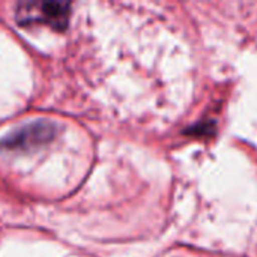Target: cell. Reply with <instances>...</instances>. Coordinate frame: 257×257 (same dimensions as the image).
I'll use <instances>...</instances> for the list:
<instances>
[{"label": "cell", "mask_w": 257, "mask_h": 257, "mask_svg": "<svg viewBox=\"0 0 257 257\" xmlns=\"http://www.w3.org/2000/svg\"><path fill=\"white\" fill-rule=\"evenodd\" d=\"M71 5L68 2H30L20 3L15 18L20 26L42 23L54 30H65L69 23Z\"/></svg>", "instance_id": "obj_1"}, {"label": "cell", "mask_w": 257, "mask_h": 257, "mask_svg": "<svg viewBox=\"0 0 257 257\" xmlns=\"http://www.w3.org/2000/svg\"><path fill=\"white\" fill-rule=\"evenodd\" d=\"M54 134H56V126L51 122L38 120L8 134L0 142V148L9 152L33 151L50 143L54 139Z\"/></svg>", "instance_id": "obj_2"}]
</instances>
